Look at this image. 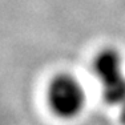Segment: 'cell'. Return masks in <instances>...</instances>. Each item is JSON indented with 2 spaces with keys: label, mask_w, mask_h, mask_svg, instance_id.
<instances>
[{
  "label": "cell",
  "mask_w": 125,
  "mask_h": 125,
  "mask_svg": "<svg viewBox=\"0 0 125 125\" xmlns=\"http://www.w3.org/2000/svg\"><path fill=\"white\" fill-rule=\"evenodd\" d=\"M93 72L101 84L124 75L121 55L115 49H105L100 52L94 57Z\"/></svg>",
  "instance_id": "cell-2"
},
{
  "label": "cell",
  "mask_w": 125,
  "mask_h": 125,
  "mask_svg": "<svg viewBox=\"0 0 125 125\" xmlns=\"http://www.w3.org/2000/svg\"><path fill=\"white\" fill-rule=\"evenodd\" d=\"M120 106H121L120 108V118H121V121H123V124L125 125V103Z\"/></svg>",
  "instance_id": "cell-4"
},
{
  "label": "cell",
  "mask_w": 125,
  "mask_h": 125,
  "mask_svg": "<svg viewBox=\"0 0 125 125\" xmlns=\"http://www.w3.org/2000/svg\"><path fill=\"white\" fill-rule=\"evenodd\" d=\"M48 103L51 109L57 116L72 118L84 108V89L73 76L67 73L59 75L49 84Z\"/></svg>",
  "instance_id": "cell-1"
},
{
  "label": "cell",
  "mask_w": 125,
  "mask_h": 125,
  "mask_svg": "<svg viewBox=\"0 0 125 125\" xmlns=\"http://www.w3.org/2000/svg\"><path fill=\"white\" fill-rule=\"evenodd\" d=\"M103 99L111 105H123L125 103V76L121 75L103 83Z\"/></svg>",
  "instance_id": "cell-3"
}]
</instances>
